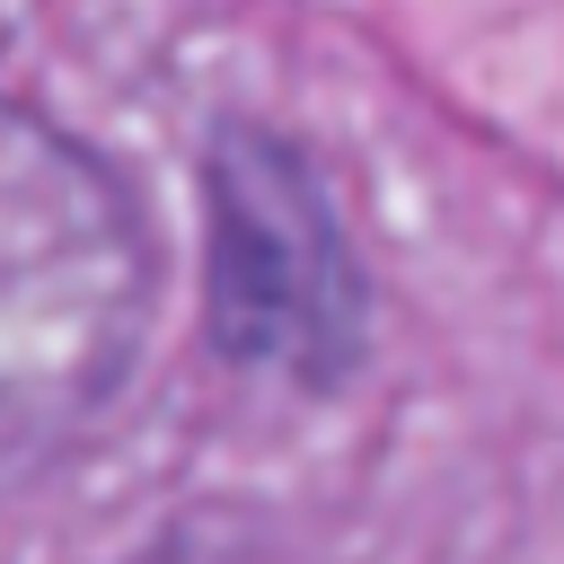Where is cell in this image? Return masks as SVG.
<instances>
[{"label":"cell","mask_w":564,"mask_h":564,"mask_svg":"<svg viewBox=\"0 0 564 564\" xmlns=\"http://www.w3.org/2000/svg\"><path fill=\"white\" fill-rule=\"evenodd\" d=\"M150 238L115 176L0 106V485L35 476L132 370Z\"/></svg>","instance_id":"cell-1"},{"label":"cell","mask_w":564,"mask_h":564,"mask_svg":"<svg viewBox=\"0 0 564 564\" xmlns=\"http://www.w3.org/2000/svg\"><path fill=\"white\" fill-rule=\"evenodd\" d=\"M220 317L247 352L282 344H344V273H335V238L326 212L300 194L291 159L273 150H229L220 176Z\"/></svg>","instance_id":"cell-2"}]
</instances>
